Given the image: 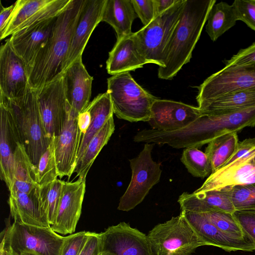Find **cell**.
Masks as SVG:
<instances>
[{
	"label": "cell",
	"instance_id": "obj_11",
	"mask_svg": "<svg viewBox=\"0 0 255 255\" xmlns=\"http://www.w3.org/2000/svg\"><path fill=\"white\" fill-rule=\"evenodd\" d=\"M35 91L43 126L52 139L61 133L68 114L69 104L65 96L63 75Z\"/></svg>",
	"mask_w": 255,
	"mask_h": 255
},
{
	"label": "cell",
	"instance_id": "obj_38",
	"mask_svg": "<svg viewBox=\"0 0 255 255\" xmlns=\"http://www.w3.org/2000/svg\"><path fill=\"white\" fill-rule=\"evenodd\" d=\"M232 213L215 211L202 214L222 232L238 238L249 239L244 235Z\"/></svg>",
	"mask_w": 255,
	"mask_h": 255
},
{
	"label": "cell",
	"instance_id": "obj_13",
	"mask_svg": "<svg viewBox=\"0 0 255 255\" xmlns=\"http://www.w3.org/2000/svg\"><path fill=\"white\" fill-rule=\"evenodd\" d=\"M99 234L101 253L106 255H152L147 235L125 222Z\"/></svg>",
	"mask_w": 255,
	"mask_h": 255
},
{
	"label": "cell",
	"instance_id": "obj_26",
	"mask_svg": "<svg viewBox=\"0 0 255 255\" xmlns=\"http://www.w3.org/2000/svg\"><path fill=\"white\" fill-rule=\"evenodd\" d=\"M181 211L203 213L220 211L233 213L234 208L227 193L224 190H211L183 193L178 199Z\"/></svg>",
	"mask_w": 255,
	"mask_h": 255
},
{
	"label": "cell",
	"instance_id": "obj_46",
	"mask_svg": "<svg viewBox=\"0 0 255 255\" xmlns=\"http://www.w3.org/2000/svg\"><path fill=\"white\" fill-rule=\"evenodd\" d=\"M78 125L82 137L86 133L91 121V117L87 108L80 113L77 117Z\"/></svg>",
	"mask_w": 255,
	"mask_h": 255
},
{
	"label": "cell",
	"instance_id": "obj_12",
	"mask_svg": "<svg viewBox=\"0 0 255 255\" xmlns=\"http://www.w3.org/2000/svg\"><path fill=\"white\" fill-rule=\"evenodd\" d=\"M72 0H18L2 40L18 31L59 15Z\"/></svg>",
	"mask_w": 255,
	"mask_h": 255
},
{
	"label": "cell",
	"instance_id": "obj_21",
	"mask_svg": "<svg viewBox=\"0 0 255 255\" xmlns=\"http://www.w3.org/2000/svg\"><path fill=\"white\" fill-rule=\"evenodd\" d=\"M181 212L205 245L215 246L227 252L255 251V246L250 240L238 238L222 232L203 214Z\"/></svg>",
	"mask_w": 255,
	"mask_h": 255
},
{
	"label": "cell",
	"instance_id": "obj_44",
	"mask_svg": "<svg viewBox=\"0 0 255 255\" xmlns=\"http://www.w3.org/2000/svg\"><path fill=\"white\" fill-rule=\"evenodd\" d=\"M101 253L100 234L91 232L86 244L79 255H100Z\"/></svg>",
	"mask_w": 255,
	"mask_h": 255
},
{
	"label": "cell",
	"instance_id": "obj_20",
	"mask_svg": "<svg viewBox=\"0 0 255 255\" xmlns=\"http://www.w3.org/2000/svg\"><path fill=\"white\" fill-rule=\"evenodd\" d=\"M0 114V176L10 192L14 177V153L21 142L12 114L1 99Z\"/></svg>",
	"mask_w": 255,
	"mask_h": 255
},
{
	"label": "cell",
	"instance_id": "obj_18",
	"mask_svg": "<svg viewBox=\"0 0 255 255\" xmlns=\"http://www.w3.org/2000/svg\"><path fill=\"white\" fill-rule=\"evenodd\" d=\"M85 181L81 178L74 182L64 181L55 222L50 226L56 233L67 235L75 231L81 214Z\"/></svg>",
	"mask_w": 255,
	"mask_h": 255
},
{
	"label": "cell",
	"instance_id": "obj_47",
	"mask_svg": "<svg viewBox=\"0 0 255 255\" xmlns=\"http://www.w3.org/2000/svg\"><path fill=\"white\" fill-rule=\"evenodd\" d=\"M179 0H154L155 16L168 9Z\"/></svg>",
	"mask_w": 255,
	"mask_h": 255
},
{
	"label": "cell",
	"instance_id": "obj_8",
	"mask_svg": "<svg viewBox=\"0 0 255 255\" xmlns=\"http://www.w3.org/2000/svg\"><path fill=\"white\" fill-rule=\"evenodd\" d=\"M185 2V0H179L134 32L138 50L147 63L162 66L163 51L179 20Z\"/></svg>",
	"mask_w": 255,
	"mask_h": 255
},
{
	"label": "cell",
	"instance_id": "obj_36",
	"mask_svg": "<svg viewBox=\"0 0 255 255\" xmlns=\"http://www.w3.org/2000/svg\"><path fill=\"white\" fill-rule=\"evenodd\" d=\"M180 159L194 177L204 178L212 173V166L208 156L198 148H185Z\"/></svg>",
	"mask_w": 255,
	"mask_h": 255
},
{
	"label": "cell",
	"instance_id": "obj_29",
	"mask_svg": "<svg viewBox=\"0 0 255 255\" xmlns=\"http://www.w3.org/2000/svg\"><path fill=\"white\" fill-rule=\"evenodd\" d=\"M87 108L90 112L91 121L87 132L81 139L77 163L81 159L89 142L114 114L113 105L107 92L97 96Z\"/></svg>",
	"mask_w": 255,
	"mask_h": 255
},
{
	"label": "cell",
	"instance_id": "obj_35",
	"mask_svg": "<svg viewBox=\"0 0 255 255\" xmlns=\"http://www.w3.org/2000/svg\"><path fill=\"white\" fill-rule=\"evenodd\" d=\"M63 183L64 181L57 179L51 183L39 186L42 208L50 226L55 222Z\"/></svg>",
	"mask_w": 255,
	"mask_h": 255
},
{
	"label": "cell",
	"instance_id": "obj_10",
	"mask_svg": "<svg viewBox=\"0 0 255 255\" xmlns=\"http://www.w3.org/2000/svg\"><path fill=\"white\" fill-rule=\"evenodd\" d=\"M198 89V106L229 93L255 90V69L225 66L205 80Z\"/></svg>",
	"mask_w": 255,
	"mask_h": 255
},
{
	"label": "cell",
	"instance_id": "obj_33",
	"mask_svg": "<svg viewBox=\"0 0 255 255\" xmlns=\"http://www.w3.org/2000/svg\"><path fill=\"white\" fill-rule=\"evenodd\" d=\"M239 141L237 132L223 134L210 141L205 150L212 166V173L221 167L234 154Z\"/></svg>",
	"mask_w": 255,
	"mask_h": 255
},
{
	"label": "cell",
	"instance_id": "obj_4",
	"mask_svg": "<svg viewBox=\"0 0 255 255\" xmlns=\"http://www.w3.org/2000/svg\"><path fill=\"white\" fill-rule=\"evenodd\" d=\"M0 99L12 114L21 144L33 169L52 140L42 123L35 91L29 87L20 97L8 99L0 95Z\"/></svg>",
	"mask_w": 255,
	"mask_h": 255
},
{
	"label": "cell",
	"instance_id": "obj_5",
	"mask_svg": "<svg viewBox=\"0 0 255 255\" xmlns=\"http://www.w3.org/2000/svg\"><path fill=\"white\" fill-rule=\"evenodd\" d=\"M107 92L119 119L130 122L149 121L151 106L157 98L139 85L129 72L108 78Z\"/></svg>",
	"mask_w": 255,
	"mask_h": 255
},
{
	"label": "cell",
	"instance_id": "obj_27",
	"mask_svg": "<svg viewBox=\"0 0 255 255\" xmlns=\"http://www.w3.org/2000/svg\"><path fill=\"white\" fill-rule=\"evenodd\" d=\"M137 16L131 0H107L102 21L113 27L118 39L132 33V24Z\"/></svg>",
	"mask_w": 255,
	"mask_h": 255
},
{
	"label": "cell",
	"instance_id": "obj_22",
	"mask_svg": "<svg viewBox=\"0 0 255 255\" xmlns=\"http://www.w3.org/2000/svg\"><path fill=\"white\" fill-rule=\"evenodd\" d=\"M63 78L66 100L71 109L79 115L89 105L93 78L88 72L82 57L64 72Z\"/></svg>",
	"mask_w": 255,
	"mask_h": 255
},
{
	"label": "cell",
	"instance_id": "obj_41",
	"mask_svg": "<svg viewBox=\"0 0 255 255\" xmlns=\"http://www.w3.org/2000/svg\"><path fill=\"white\" fill-rule=\"evenodd\" d=\"M232 4L238 20L255 31V0H235Z\"/></svg>",
	"mask_w": 255,
	"mask_h": 255
},
{
	"label": "cell",
	"instance_id": "obj_45",
	"mask_svg": "<svg viewBox=\"0 0 255 255\" xmlns=\"http://www.w3.org/2000/svg\"><path fill=\"white\" fill-rule=\"evenodd\" d=\"M15 2L8 7L1 6L0 13V36L5 31L13 12L15 8Z\"/></svg>",
	"mask_w": 255,
	"mask_h": 255
},
{
	"label": "cell",
	"instance_id": "obj_37",
	"mask_svg": "<svg viewBox=\"0 0 255 255\" xmlns=\"http://www.w3.org/2000/svg\"><path fill=\"white\" fill-rule=\"evenodd\" d=\"M222 190L228 195L235 210H255V182L236 185Z\"/></svg>",
	"mask_w": 255,
	"mask_h": 255
},
{
	"label": "cell",
	"instance_id": "obj_19",
	"mask_svg": "<svg viewBox=\"0 0 255 255\" xmlns=\"http://www.w3.org/2000/svg\"><path fill=\"white\" fill-rule=\"evenodd\" d=\"M106 1L107 0H84L72 35L64 72L78 58L82 57L93 31L102 21Z\"/></svg>",
	"mask_w": 255,
	"mask_h": 255
},
{
	"label": "cell",
	"instance_id": "obj_9",
	"mask_svg": "<svg viewBox=\"0 0 255 255\" xmlns=\"http://www.w3.org/2000/svg\"><path fill=\"white\" fill-rule=\"evenodd\" d=\"M154 143H145L135 158L130 159L132 176L130 182L121 197L118 209L129 211L142 202L150 189L159 181L162 170L160 163L151 156Z\"/></svg>",
	"mask_w": 255,
	"mask_h": 255
},
{
	"label": "cell",
	"instance_id": "obj_39",
	"mask_svg": "<svg viewBox=\"0 0 255 255\" xmlns=\"http://www.w3.org/2000/svg\"><path fill=\"white\" fill-rule=\"evenodd\" d=\"M90 233L84 231L65 237L60 255H79Z\"/></svg>",
	"mask_w": 255,
	"mask_h": 255
},
{
	"label": "cell",
	"instance_id": "obj_1",
	"mask_svg": "<svg viewBox=\"0 0 255 255\" xmlns=\"http://www.w3.org/2000/svg\"><path fill=\"white\" fill-rule=\"evenodd\" d=\"M255 126V107L229 113L201 114L183 128L171 131L146 129L145 143L166 144L175 148H200L223 134Z\"/></svg>",
	"mask_w": 255,
	"mask_h": 255
},
{
	"label": "cell",
	"instance_id": "obj_3",
	"mask_svg": "<svg viewBox=\"0 0 255 255\" xmlns=\"http://www.w3.org/2000/svg\"><path fill=\"white\" fill-rule=\"evenodd\" d=\"M216 0H185L179 20L162 54L157 75L171 80L188 63Z\"/></svg>",
	"mask_w": 255,
	"mask_h": 255
},
{
	"label": "cell",
	"instance_id": "obj_23",
	"mask_svg": "<svg viewBox=\"0 0 255 255\" xmlns=\"http://www.w3.org/2000/svg\"><path fill=\"white\" fill-rule=\"evenodd\" d=\"M57 16L18 31L9 38L12 48L27 66L51 36Z\"/></svg>",
	"mask_w": 255,
	"mask_h": 255
},
{
	"label": "cell",
	"instance_id": "obj_30",
	"mask_svg": "<svg viewBox=\"0 0 255 255\" xmlns=\"http://www.w3.org/2000/svg\"><path fill=\"white\" fill-rule=\"evenodd\" d=\"M115 130L113 116L94 136L85 148L81 159L77 162L74 172L79 178L86 179L87 173L96 158L108 143Z\"/></svg>",
	"mask_w": 255,
	"mask_h": 255
},
{
	"label": "cell",
	"instance_id": "obj_2",
	"mask_svg": "<svg viewBox=\"0 0 255 255\" xmlns=\"http://www.w3.org/2000/svg\"><path fill=\"white\" fill-rule=\"evenodd\" d=\"M84 0H72L57 18L52 33L27 66L29 86L34 90L62 76L73 30Z\"/></svg>",
	"mask_w": 255,
	"mask_h": 255
},
{
	"label": "cell",
	"instance_id": "obj_48",
	"mask_svg": "<svg viewBox=\"0 0 255 255\" xmlns=\"http://www.w3.org/2000/svg\"><path fill=\"white\" fill-rule=\"evenodd\" d=\"M0 255H13L4 246L0 243Z\"/></svg>",
	"mask_w": 255,
	"mask_h": 255
},
{
	"label": "cell",
	"instance_id": "obj_43",
	"mask_svg": "<svg viewBox=\"0 0 255 255\" xmlns=\"http://www.w3.org/2000/svg\"><path fill=\"white\" fill-rule=\"evenodd\" d=\"M134 11L144 26L149 24L155 17L154 0H131Z\"/></svg>",
	"mask_w": 255,
	"mask_h": 255
},
{
	"label": "cell",
	"instance_id": "obj_28",
	"mask_svg": "<svg viewBox=\"0 0 255 255\" xmlns=\"http://www.w3.org/2000/svg\"><path fill=\"white\" fill-rule=\"evenodd\" d=\"M255 107V90L229 93L199 106L201 114H221Z\"/></svg>",
	"mask_w": 255,
	"mask_h": 255
},
{
	"label": "cell",
	"instance_id": "obj_7",
	"mask_svg": "<svg viewBox=\"0 0 255 255\" xmlns=\"http://www.w3.org/2000/svg\"><path fill=\"white\" fill-rule=\"evenodd\" d=\"M147 236L152 255H190L205 245L182 212L156 225Z\"/></svg>",
	"mask_w": 255,
	"mask_h": 255
},
{
	"label": "cell",
	"instance_id": "obj_24",
	"mask_svg": "<svg viewBox=\"0 0 255 255\" xmlns=\"http://www.w3.org/2000/svg\"><path fill=\"white\" fill-rule=\"evenodd\" d=\"M8 203L14 222L28 225L49 227L43 209L39 186L29 193H10Z\"/></svg>",
	"mask_w": 255,
	"mask_h": 255
},
{
	"label": "cell",
	"instance_id": "obj_42",
	"mask_svg": "<svg viewBox=\"0 0 255 255\" xmlns=\"http://www.w3.org/2000/svg\"><path fill=\"white\" fill-rule=\"evenodd\" d=\"M225 66H238L255 69V42L246 48L241 49L229 60L225 61Z\"/></svg>",
	"mask_w": 255,
	"mask_h": 255
},
{
	"label": "cell",
	"instance_id": "obj_34",
	"mask_svg": "<svg viewBox=\"0 0 255 255\" xmlns=\"http://www.w3.org/2000/svg\"><path fill=\"white\" fill-rule=\"evenodd\" d=\"M55 137L41 156L38 164L33 169L35 181L38 186L51 183L58 176L54 153Z\"/></svg>",
	"mask_w": 255,
	"mask_h": 255
},
{
	"label": "cell",
	"instance_id": "obj_31",
	"mask_svg": "<svg viewBox=\"0 0 255 255\" xmlns=\"http://www.w3.org/2000/svg\"><path fill=\"white\" fill-rule=\"evenodd\" d=\"M238 20L233 4L224 1L214 4L207 18L206 31L213 41L233 27Z\"/></svg>",
	"mask_w": 255,
	"mask_h": 255
},
{
	"label": "cell",
	"instance_id": "obj_14",
	"mask_svg": "<svg viewBox=\"0 0 255 255\" xmlns=\"http://www.w3.org/2000/svg\"><path fill=\"white\" fill-rule=\"evenodd\" d=\"M255 182V146L234 159L228 160L211 173L196 192L222 190L239 184Z\"/></svg>",
	"mask_w": 255,
	"mask_h": 255
},
{
	"label": "cell",
	"instance_id": "obj_49",
	"mask_svg": "<svg viewBox=\"0 0 255 255\" xmlns=\"http://www.w3.org/2000/svg\"><path fill=\"white\" fill-rule=\"evenodd\" d=\"M100 255H106L105 254H104V253H101Z\"/></svg>",
	"mask_w": 255,
	"mask_h": 255
},
{
	"label": "cell",
	"instance_id": "obj_6",
	"mask_svg": "<svg viewBox=\"0 0 255 255\" xmlns=\"http://www.w3.org/2000/svg\"><path fill=\"white\" fill-rule=\"evenodd\" d=\"M2 244L13 255H60L65 237L51 228L14 222L1 234Z\"/></svg>",
	"mask_w": 255,
	"mask_h": 255
},
{
	"label": "cell",
	"instance_id": "obj_16",
	"mask_svg": "<svg viewBox=\"0 0 255 255\" xmlns=\"http://www.w3.org/2000/svg\"><path fill=\"white\" fill-rule=\"evenodd\" d=\"M201 115L198 107L183 103L156 99L148 122L152 129L171 131L186 128Z\"/></svg>",
	"mask_w": 255,
	"mask_h": 255
},
{
	"label": "cell",
	"instance_id": "obj_15",
	"mask_svg": "<svg viewBox=\"0 0 255 255\" xmlns=\"http://www.w3.org/2000/svg\"><path fill=\"white\" fill-rule=\"evenodd\" d=\"M29 87L26 63L8 39L0 48V95L8 99L23 96Z\"/></svg>",
	"mask_w": 255,
	"mask_h": 255
},
{
	"label": "cell",
	"instance_id": "obj_32",
	"mask_svg": "<svg viewBox=\"0 0 255 255\" xmlns=\"http://www.w3.org/2000/svg\"><path fill=\"white\" fill-rule=\"evenodd\" d=\"M14 161L13 185L10 193L30 192L38 186L35 181L33 166L21 143L15 152Z\"/></svg>",
	"mask_w": 255,
	"mask_h": 255
},
{
	"label": "cell",
	"instance_id": "obj_17",
	"mask_svg": "<svg viewBox=\"0 0 255 255\" xmlns=\"http://www.w3.org/2000/svg\"><path fill=\"white\" fill-rule=\"evenodd\" d=\"M77 114L69 105L67 118L61 133L55 137L54 153L60 178L69 179L74 173L82 135L79 129Z\"/></svg>",
	"mask_w": 255,
	"mask_h": 255
},
{
	"label": "cell",
	"instance_id": "obj_40",
	"mask_svg": "<svg viewBox=\"0 0 255 255\" xmlns=\"http://www.w3.org/2000/svg\"><path fill=\"white\" fill-rule=\"evenodd\" d=\"M232 214L244 235L255 246V210H235Z\"/></svg>",
	"mask_w": 255,
	"mask_h": 255
},
{
	"label": "cell",
	"instance_id": "obj_25",
	"mask_svg": "<svg viewBox=\"0 0 255 255\" xmlns=\"http://www.w3.org/2000/svg\"><path fill=\"white\" fill-rule=\"evenodd\" d=\"M148 64L138 50L134 32L118 39L106 62L107 72L112 75L142 68Z\"/></svg>",
	"mask_w": 255,
	"mask_h": 255
}]
</instances>
